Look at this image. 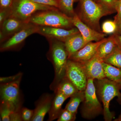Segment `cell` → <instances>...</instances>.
I'll use <instances>...</instances> for the list:
<instances>
[{
	"mask_svg": "<svg viewBox=\"0 0 121 121\" xmlns=\"http://www.w3.org/2000/svg\"><path fill=\"white\" fill-rule=\"evenodd\" d=\"M103 66L106 78L117 84L121 90V68L104 62Z\"/></svg>",
	"mask_w": 121,
	"mask_h": 121,
	"instance_id": "cell-20",
	"label": "cell"
},
{
	"mask_svg": "<svg viewBox=\"0 0 121 121\" xmlns=\"http://www.w3.org/2000/svg\"><path fill=\"white\" fill-rule=\"evenodd\" d=\"M65 76L76 86L79 91L85 90L88 78L82 63L68 59L66 66Z\"/></svg>",
	"mask_w": 121,
	"mask_h": 121,
	"instance_id": "cell-8",
	"label": "cell"
},
{
	"mask_svg": "<svg viewBox=\"0 0 121 121\" xmlns=\"http://www.w3.org/2000/svg\"><path fill=\"white\" fill-rule=\"evenodd\" d=\"M48 39L50 46L48 58L52 64L55 72L54 80L50 87L51 90L54 91L65 77L68 54L64 42L54 39Z\"/></svg>",
	"mask_w": 121,
	"mask_h": 121,
	"instance_id": "cell-1",
	"label": "cell"
},
{
	"mask_svg": "<svg viewBox=\"0 0 121 121\" xmlns=\"http://www.w3.org/2000/svg\"><path fill=\"white\" fill-rule=\"evenodd\" d=\"M22 78L13 82L0 84V101L8 103L14 111L20 110L22 108L20 89Z\"/></svg>",
	"mask_w": 121,
	"mask_h": 121,
	"instance_id": "cell-7",
	"label": "cell"
},
{
	"mask_svg": "<svg viewBox=\"0 0 121 121\" xmlns=\"http://www.w3.org/2000/svg\"><path fill=\"white\" fill-rule=\"evenodd\" d=\"M64 43L68 54V59L86 44L80 32L70 36Z\"/></svg>",
	"mask_w": 121,
	"mask_h": 121,
	"instance_id": "cell-16",
	"label": "cell"
},
{
	"mask_svg": "<svg viewBox=\"0 0 121 121\" xmlns=\"http://www.w3.org/2000/svg\"><path fill=\"white\" fill-rule=\"evenodd\" d=\"M117 29V25L114 21H106L103 22L102 26V32L106 35L115 34Z\"/></svg>",
	"mask_w": 121,
	"mask_h": 121,
	"instance_id": "cell-25",
	"label": "cell"
},
{
	"mask_svg": "<svg viewBox=\"0 0 121 121\" xmlns=\"http://www.w3.org/2000/svg\"><path fill=\"white\" fill-rule=\"evenodd\" d=\"M117 15L121 18V0H117L115 8Z\"/></svg>",
	"mask_w": 121,
	"mask_h": 121,
	"instance_id": "cell-36",
	"label": "cell"
},
{
	"mask_svg": "<svg viewBox=\"0 0 121 121\" xmlns=\"http://www.w3.org/2000/svg\"><path fill=\"white\" fill-rule=\"evenodd\" d=\"M29 22L39 26L67 29L75 27L72 17L68 16L58 8L37 12L31 17Z\"/></svg>",
	"mask_w": 121,
	"mask_h": 121,
	"instance_id": "cell-3",
	"label": "cell"
},
{
	"mask_svg": "<svg viewBox=\"0 0 121 121\" xmlns=\"http://www.w3.org/2000/svg\"><path fill=\"white\" fill-rule=\"evenodd\" d=\"M114 36L115 39L117 46L121 50V35L118 34H113Z\"/></svg>",
	"mask_w": 121,
	"mask_h": 121,
	"instance_id": "cell-35",
	"label": "cell"
},
{
	"mask_svg": "<svg viewBox=\"0 0 121 121\" xmlns=\"http://www.w3.org/2000/svg\"><path fill=\"white\" fill-rule=\"evenodd\" d=\"M79 17L82 22L95 30L100 32L102 29L99 21L102 17L110 15V13L94 0H79Z\"/></svg>",
	"mask_w": 121,
	"mask_h": 121,
	"instance_id": "cell-4",
	"label": "cell"
},
{
	"mask_svg": "<svg viewBox=\"0 0 121 121\" xmlns=\"http://www.w3.org/2000/svg\"><path fill=\"white\" fill-rule=\"evenodd\" d=\"M76 119V115L66 109H62L58 119V121H74Z\"/></svg>",
	"mask_w": 121,
	"mask_h": 121,
	"instance_id": "cell-27",
	"label": "cell"
},
{
	"mask_svg": "<svg viewBox=\"0 0 121 121\" xmlns=\"http://www.w3.org/2000/svg\"><path fill=\"white\" fill-rule=\"evenodd\" d=\"M55 95L45 93L36 102L31 121H43L48 113Z\"/></svg>",
	"mask_w": 121,
	"mask_h": 121,
	"instance_id": "cell-14",
	"label": "cell"
},
{
	"mask_svg": "<svg viewBox=\"0 0 121 121\" xmlns=\"http://www.w3.org/2000/svg\"><path fill=\"white\" fill-rule=\"evenodd\" d=\"M21 113L23 121H31L33 116V110L26 107H22Z\"/></svg>",
	"mask_w": 121,
	"mask_h": 121,
	"instance_id": "cell-28",
	"label": "cell"
},
{
	"mask_svg": "<svg viewBox=\"0 0 121 121\" xmlns=\"http://www.w3.org/2000/svg\"><path fill=\"white\" fill-rule=\"evenodd\" d=\"M114 121H121V112L120 115L117 119H115Z\"/></svg>",
	"mask_w": 121,
	"mask_h": 121,
	"instance_id": "cell-37",
	"label": "cell"
},
{
	"mask_svg": "<svg viewBox=\"0 0 121 121\" xmlns=\"http://www.w3.org/2000/svg\"><path fill=\"white\" fill-rule=\"evenodd\" d=\"M79 33L75 27L67 29L60 28L48 26H39L37 33L45 36L48 39H54L64 41L70 36Z\"/></svg>",
	"mask_w": 121,
	"mask_h": 121,
	"instance_id": "cell-10",
	"label": "cell"
},
{
	"mask_svg": "<svg viewBox=\"0 0 121 121\" xmlns=\"http://www.w3.org/2000/svg\"><path fill=\"white\" fill-rule=\"evenodd\" d=\"M117 46L114 36L112 35L99 45L96 55L103 59L111 54Z\"/></svg>",
	"mask_w": 121,
	"mask_h": 121,
	"instance_id": "cell-19",
	"label": "cell"
},
{
	"mask_svg": "<svg viewBox=\"0 0 121 121\" xmlns=\"http://www.w3.org/2000/svg\"><path fill=\"white\" fill-rule=\"evenodd\" d=\"M78 91L76 86L65 76L57 85L54 92L61 93L68 98Z\"/></svg>",
	"mask_w": 121,
	"mask_h": 121,
	"instance_id": "cell-18",
	"label": "cell"
},
{
	"mask_svg": "<svg viewBox=\"0 0 121 121\" xmlns=\"http://www.w3.org/2000/svg\"><path fill=\"white\" fill-rule=\"evenodd\" d=\"M106 39L105 38L99 41L88 43L82 49L70 56L68 59L81 63L86 62L96 55L99 45Z\"/></svg>",
	"mask_w": 121,
	"mask_h": 121,
	"instance_id": "cell-15",
	"label": "cell"
},
{
	"mask_svg": "<svg viewBox=\"0 0 121 121\" xmlns=\"http://www.w3.org/2000/svg\"><path fill=\"white\" fill-rule=\"evenodd\" d=\"M117 0H96V2L109 11L111 14L116 12L115 8Z\"/></svg>",
	"mask_w": 121,
	"mask_h": 121,
	"instance_id": "cell-26",
	"label": "cell"
},
{
	"mask_svg": "<svg viewBox=\"0 0 121 121\" xmlns=\"http://www.w3.org/2000/svg\"><path fill=\"white\" fill-rule=\"evenodd\" d=\"M103 60L104 62L121 68V50L117 46L113 51Z\"/></svg>",
	"mask_w": 121,
	"mask_h": 121,
	"instance_id": "cell-22",
	"label": "cell"
},
{
	"mask_svg": "<svg viewBox=\"0 0 121 121\" xmlns=\"http://www.w3.org/2000/svg\"><path fill=\"white\" fill-rule=\"evenodd\" d=\"M28 23L14 17L9 16L0 26L1 43L22 29Z\"/></svg>",
	"mask_w": 121,
	"mask_h": 121,
	"instance_id": "cell-12",
	"label": "cell"
},
{
	"mask_svg": "<svg viewBox=\"0 0 121 121\" xmlns=\"http://www.w3.org/2000/svg\"><path fill=\"white\" fill-rule=\"evenodd\" d=\"M56 8L38 4L31 0H14L11 7L10 16L29 23L31 17L37 12Z\"/></svg>",
	"mask_w": 121,
	"mask_h": 121,
	"instance_id": "cell-6",
	"label": "cell"
},
{
	"mask_svg": "<svg viewBox=\"0 0 121 121\" xmlns=\"http://www.w3.org/2000/svg\"><path fill=\"white\" fill-rule=\"evenodd\" d=\"M14 0H0V9L11 8Z\"/></svg>",
	"mask_w": 121,
	"mask_h": 121,
	"instance_id": "cell-33",
	"label": "cell"
},
{
	"mask_svg": "<svg viewBox=\"0 0 121 121\" xmlns=\"http://www.w3.org/2000/svg\"><path fill=\"white\" fill-rule=\"evenodd\" d=\"M79 0H58L59 9L68 16L73 17L75 14L74 11L73 4Z\"/></svg>",
	"mask_w": 121,
	"mask_h": 121,
	"instance_id": "cell-23",
	"label": "cell"
},
{
	"mask_svg": "<svg viewBox=\"0 0 121 121\" xmlns=\"http://www.w3.org/2000/svg\"><path fill=\"white\" fill-rule=\"evenodd\" d=\"M33 2L48 6L55 7L58 9V0H31Z\"/></svg>",
	"mask_w": 121,
	"mask_h": 121,
	"instance_id": "cell-29",
	"label": "cell"
},
{
	"mask_svg": "<svg viewBox=\"0 0 121 121\" xmlns=\"http://www.w3.org/2000/svg\"><path fill=\"white\" fill-rule=\"evenodd\" d=\"M55 95L52 100L51 108L48 112V121H52L57 119L62 109V106L68 98L60 93H54Z\"/></svg>",
	"mask_w": 121,
	"mask_h": 121,
	"instance_id": "cell-17",
	"label": "cell"
},
{
	"mask_svg": "<svg viewBox=\"0 0 121 121\" xmlns=\"http://www.w3.org/2000/svg\"><path fill=\"white\" fill-rule=\"evenodd\" d=\"M10 121H23L21 109L13 111L10 115Z\"/></svg>",
	"mask_w": 121,
	"mask_h": 121,
	"instance_id": "cell-32",
	"label": "cell"
},
{
	"mask_svg": "<svg viewBox=\"0 0 121 121\" xmlns=\"http://www.w3.org/2000/svg\"><path fill=\"white\" fill-rule=\"evenodd\" d=\"M23 74L19 72L15 75L8 76V77H1L0 78V83L10 82L15 81L22 77Z\"/></svg>",
	"mask_w": 121,
	"mask_h": 121,
	"instance_id": "cell-30",
	"label": "cell"
},
{
	"mask_svg": "<svg viewBox=\"0 0 121 121\" xmlns=\"http://www.w3.org/2000/svg\"><path fill=\"white\" fill-rule=\"evenodd\" d=\"M94 80L97 95L103 105L104 120L111 121L115 114L110 110V103L114 98L117 97L118 102L121 104V89L117 84L106 78Z\"/></svg>",
	"mask_w": 121,
	"mask_h": 121,
	"instance_id": "cell-2",
	"label": "cell"
},
{
	"mask_svg": "<svg viewBox=\"0 0 121 121\" xmlns=\"http://www.w3.org/2000/svg\"><path fill=\"white\" fill-rule=\"evenodd\" d=\"M72 22L74 26L78 28L86 44L93 41H100L106 36V34L95 30L83 23L77 13L72 17Z\"/></svg>",
	"mask_w": 121,
	"mask_h": 121,
	"instance_id": "cell-11",
	"label": "cell"
},
{
	"mask_svg": "<svg viewBox=\"0 0 121 121\" xmlns=\"http://www.w3.org/2000/svg\"><path fill=\"white\" fill-rule=\"evenodd\" d=\"M14 111L13 108L7 102L0 101V114L2 121H10V115Z\"/></svg>",
	"mask_w": 121,
	"mask_h": 121,
	"instance_id": "cell-24",
	"label": "cell"
},
{
	"mask_svg": "<svg viewBox=\"0 0 121 121\" xmlns=\"http://www.w3.org/2000/svg\"><path fill=\"white\" fill-rule=\"evenodd\" d=\"M81 107L82 117L91 120L99 115L103 114V107L98 99L94 80L88 79L85 90V97Z\"/></svg>",
	"mask_w": 121,
	"mask_h": 121,
	"instance_id": "cell-5",
	"label": "cell"
},
{
	"mask_svg": "<svg viewBox=\"0 0 121 121\" xmlns=\"http://www.w3.org/2000/svg\"><path fill=\"white\" fill-rule=\"evenodd\" d=\"M85 91H79L71 97L70 100L65 106V109L76 115L79 106L84 101Z\"/></svg>",
	"mask_w": 121,
	"mask_h": 121,
	"instance_id": "cell-21",
	"label": "cell"
},
{
	"mask_svg": "<svg viewBox=\"0 0 121 121\" xmlns=\"http://www.w3.org/2000/svg\"><path fill=\"white\" fill-rule=\"evenodd\" d=\"M39 26L32 23H28L22 29L15 33L1 44V52L15 50L20 46L30 35L37 33Z\"/></svg>",
	"mask_w": 121,
	"mask_h": 121,
	"instance_id": "cell-9",
	"label": "cell"
},
{
	"mask_svg": "<svg viewBox=\"0 0 121 121\" xmlns=\"http://www.w3.org/2000/svg\"><path fill=\"white\" fill-rule=\"evenodd\" d=\"M103 62L102 59L95 55L89 60L82 63L87 78L94 80L106 78L103 66Z\"/></svg>",
	"mask_w": 121,
	"mask_h": 121,
	"instance_id": "cell-13",
	"label": "cell"
},
{
	"mask_svg": "<svg viewBox=\"0 0 121 121\" xmlns=\"http://www.w3.org/2000/svg\"><path fill=\"white\" fill-rule=\"evenodd\" d=\"M114 21L117 25V29L115 34L121 35V18L117 15L114 17Z\"/></svg>",
	"mask_w": 121,
	"mask_h": 121,
	"instance_id": "cell-34",
	"label": "cell"
},
{
	"mask_svg": "<svg viewBox=\"0 0 121 121\" xmlns=\"http://www.w3.org/2000/svg\"><path fill=\"white\" fill-rule=\"evenodd\" d=\"M94 0L96 2V0Z\"/></svg>",
	"mask_w": 121,
	"mask_h": 121,
	"instance_id": "cell-38",
	"label": "cell"
},
{
	"mask_svg": "<svg viewBox=\"0 0 121 121\" xmlns=\"http://www.w3.org/2000/svg\"><path fill=\"white\" fill-rule=\"evenodd\" d=\"M11 8L0 9V26L11 15Z\"/></svg>",
	"mask_w": 121,
	"mask_h": 121,
	"instance_id": "cell-31",
	"label": "cell"
}]
</instances>
